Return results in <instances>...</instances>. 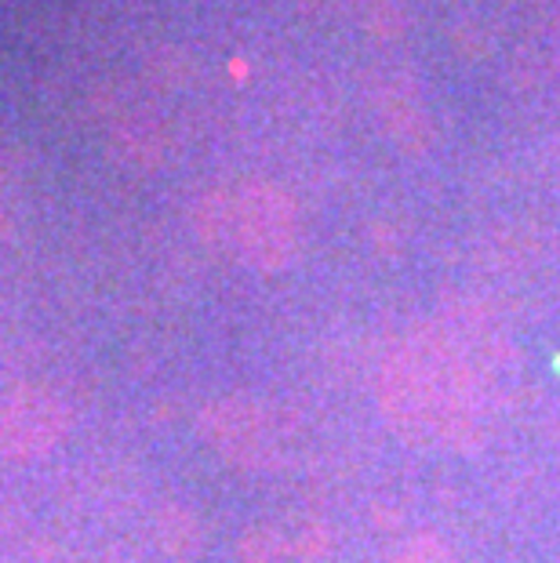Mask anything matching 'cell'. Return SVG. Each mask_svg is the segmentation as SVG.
<instances>
[{
	"instance_id": "cell-2",
	"label": "cell",
	"mask_w": 560,
	"mask_h": 563,
	"mask_svg": "<svg viewBox=\"0 0 560 563\" xmlns=\"http://www.w3.org/2000/svg\"><path fill=\"white\" fill-rule=\"evenodd\" d=\"M200 437L226 462L248 473H266L288 459V426L255 397H219L200 411Z\"/></svg>"
},
{
	"instance_id": "cell-4",
	"label": "cell",
	"mask_w": 560,
	"mask_h": 563,
	"mask_svg": "<svg viewBox=\"0 0 560 563\" xmlns=\"http://www.w3.org/2000/svg\"><path fill=\"white\" fill-rule=\"evenodd\" d=\"M69 407L55 389L19 386L0 400V459L41 462L69 433Z\"/></svg>"
},
{
	"instance_id": "cell-5",
	"label": "cell",
	"mask_w": 560,
	"mask_h": 563,
	"mask_svg": "<svg viewBox=\"0 0 560 563\" xmlns=\"http://www.w3.org/2000/svg\"><path fill=\"white\" fill-rule=\"evenodd\" d=\"M375 106H378V117H383L386 131L404 150H415V153L426 150V142H430V117H426L419 88H415L408 77L386 74L378 80Z\"/></svg>"
},
{
	"instance_id": "cell-1",
	"label": "cell",
	"mask_w": 560,
	"mask_h": 563,
	"mask_svg": "<svg viewBox=\"0 0 560 563\" xmlns=\"http://www.w3.org/2000/svg\"><path fill=\"white\" fill-rule=\"evenodd\" d=\"M498 345L492 331L444 320L408 334L378 375L386 426L419 451L481 448L498 404Z\"/></svg>"
},
{
	"instance_id": "cell-3",
	"label": "cell",
	"mask_w": 560,
	"mask_h": 563,
	"mask_svg": "<svg viewBox=\"0 0 560 563\" xmlns=\"http://www.w3.org/2000/svg\"><path fill=\"white\" fill-rule=\"evenodd\" d=\"M299 244L292 200L270 186H252L233 197V251L248 266L273 273L288 266Z\"/></svg>"
},
{
	"instance_id": "cell-6",
	"label": "cell",
	"mask_w": 560,
	"mask_h": 563,
	"mask_svg": "<svg viewBox=\"0 0 560 563\" xmlns=\"http://www.w3.org/2000/svg\"><path fill=\"white\" fill-rule=\"evenodd\" d=\"M386 563H455V556H451V549L440 542V538L422 534V538H415V542L400 545Z\"/></svg>"
}]
</instances>
